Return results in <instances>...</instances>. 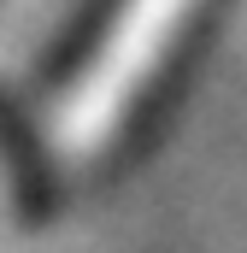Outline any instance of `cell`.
Returning a JSON list of instances; mask_svg holds the SVG:
<instances>
[{"mask_svg": "<svg viewBox=\"0 0 247 253\" xmlns=\"http://www.w3.org/2000/svg\"><path fill=\"white\" fill-rule=\"evenodd\" d=\"M224 0H135L100 47L94 88L77 118V159L88 171L129 165L177 112L194 65L206 59Z\"/></svg>", "mask_w": 247, "mask_h": 253, "instance_id": "6da1fadb", "label": "cell"}, {"mask_svg": "<svg viewBox=\"0 0 247 253\" xmlns=\"http://www.w3.org/2000/svg\"><path fill=\"white\" fill-rule=\"evenodd\" d=\"M0 200L24 230L53 224L59 212V183H53V159L41 153L30 118L18 112L12 94H0Z\"/></svg>", "mask_w": 247, "mask_h": 253, "instance_id": "7a4b0ae2", "label": "cell"}]
</instances>
